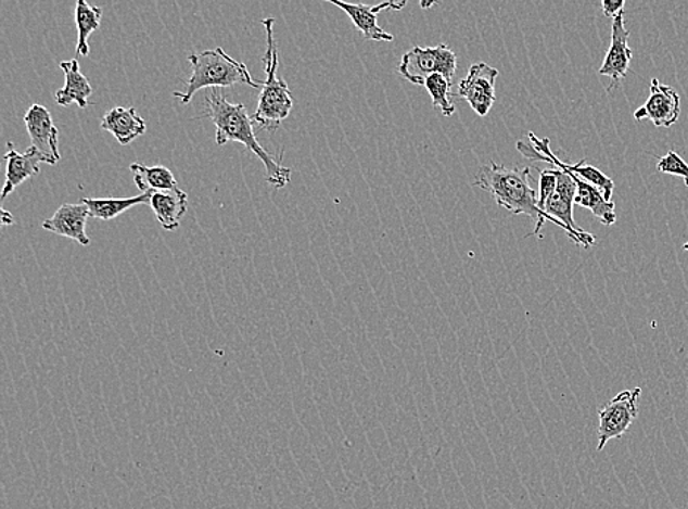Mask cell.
Wrapping results in <instances>:
<instances>
[{
	"label": "cell",
	"instance_id": "21",
	"mask_svg": "<svg viewBox=\"0 0 688 509\" xmlns=\"http://www.w3.org/2000/svg\"><path fill=\"white\" fill-rule=\"evenodd\" d=\"M103 10L99 7H91L86 0H78L75 8V23H77L78 41L77 56H89V37L100 27Z\"/></svg>",
	"mask_w": 688,
	"mask_h": 509
},
{
	"label": "cell",
	"instance_id": "7",
	"mask_svg": "<svg viewBox=\"0 0 688 509\" xmlns=\"http://www.w3.org/2000/svg\"><path fill=\"white\" fill-rule=\"evenodd\" d=\"M641 387H633L620 392L603 408L599 410V444L598 450H603L608 442L619 440L632 428L634 420L639 416V398Z\"/></svg>",
	"mask_w": 688,
	"mask_h": 509
},
{
	"label": "cell",
	"instance_id": "10",
	"mask_svg": "<svg viewBox=\"0 0 688 509\" xmlns=\"http://www.w3.org/2000/svg\"><path fill=\"white\" fill-rule=\"evenodd\" d=\"M611 46L599 74L603 77L611 78V85L608 91H612L620 86V82L627 77L629 64H632L633 52L628 46L629 31L625 28V18L623 14L612 20Z\"/></svg>",
	"mask_w": 688,
	"mask_h": 509
},
{
	"label": "cell",
	"instance_id": "18",
	"mask_svg": "<svg viewBox=\"0 0 688 509\" xmlns=\"http://www.w3.org/2000/svg\"><path fill=\"white\" fill-rule=\"evenodd\" d=\"M129 170L135 175V182L141 194L178 189L177 178H175L173 170L165 168V166H148L136 162L129 166Z\"/></svg>",
	"mask_w": 688,
	"mask_h": 509
},
{
	"label": "cell",
	"instance_id": "23",
	"mask_svg": "<svg viewBox=\"0 0 688 509\" xmlns=\"http://www.w3.org/2000/svg\"><path fill=\"white\" fill-rule=\"evenodd\" d=\"M657 166L659 173L683 178L688 187V164L678 153H675L674 150H670L665 156L659 158Z\"/></svg>",
	"mask_w": 688,
	"mask_h": 509
},
{
	"label": "cell",
	"instance_id": "27",
	"mask_svg": "<svg viewBox=\"0 0 688 509\" xmlns=\"http://www.w3.org/2000/svg\"><path fill=\"white\" fill-rule=\"evenodd\" d=\"M435 5H436L435 2H421L420 3V7L421 8H426V10H428V8H432V7H435Z\"/></svg>",
	"mask_w": 688,
	"mask_h": 509
},
{
	"label": "cell",
	"instance_id": "5",
	"mask_svg": "<svg viewBox=\"0 0 688 509\" xmlns=\"http://www.w3.org/2000/svg\"><path fill=\"white\" fill-rule=\"evenodd\" d=\"M456 71V53L446 44L435 46V48L416 46L402 58L398 66V73L416 86H424L426 79L436 74L453 82Z\"/></svg>",
	"mask_w": 688,
	"mask_h": 509
},
{
	"label": "cell",
	"instance_id": "17",
	"mask_svg": "<svg viewBox=\"0 0 688 509\" xmlns=\"http://www.w3.org/2000/svg\"><path fill=\"white\" fill-rule=\"evenodd\" d=\"M65 73L64 89L58 90L55 93L56 103L60 106H69L71 103H77L81 110L89 107V98L93 94L89 78L79 69L77 58L71 61H64L60 64Z\"/></svg>",
	"mask_w": 688,
	"mask_h": 509
},
{
	"label": "cell",
	"instance_id": "6",
	"mask_svg": "<svg viewBox=\"0 0 688 509\" xmlns=\"http://www.w3.org/2000/svg\"><path fill=\"white\" fill-rule=\"evenodd\" d=\"M528 140L531 141L520 140L519 143H517V149L520 150V153H523L524 157L537 162H548L553 168L564 169L566 173L575 175V177L596 187L608 202H612L615 183L610 177L600 173L595 166L586 165V161H582L577 165L562 162L561 158L552 152V149H550L549 139H537L536 133L528 132Z\"/></svg>",
	"mask_w": 688,
	"mask_h": 509
},
{
	"label": "cell",
	"instance_id": "28",
	"mask_svg": "<svg viewBox=\"0 0 688 509\" xmlns=\"http://www.w3.org/2000/svg\"><path fill=\"white\" fill-rule=\"evenodd\" d=\"M683 249H684V250H686V252L688 253V241H687V243H686V244H684V247H683Z\"/></svg>",
	"mask_w": 688,
	"mask_h": 509
},
{
	"label": "cell",
	"instance_id": "15",
	"mask_svg": "<svg viewBox=\"0 0 688 509\" xmlns=\"http://www.w3.org/2000/svg\"><path fill=\"white\" fill-rule=\"evenodd\" d=\"M150 207L165 231H175L181 225L189 207V195L186 191L174 189L156 191L150 199Z\"/></svg>",
	"mask_w": 688,
	"mask_h": 509
},
{
	"label": "cell",
	"instance_id": "26",
	"mask_svg": "<svg viewBox=\"0 0 688 509\" xmlns=\"http://www.w3.org/2000/svg\"><path fill=\"white\" fill-rule=\"evenodd\" d=\"M14 216L7 208H2V225H14Z\"/></svg>",
	"mask_w": 688,
	"mask_h": 509
},
{
	"label": "cell",
	"instance_id": "14",
	"mask_svg": "<svg viewBox=\"0 0 688 509\" xmlns=\"http://www.w3.org/2000/svg\"><path fill=\"white\" fill-rule=\"evenodd\" d=\"M7 164V181L3 186L2 199L14 193L16 187L21 186L27 179L36 177L40 173V164H48L43 154L31 145L27 153L21 154L14 149V144L8 143V153L5 154Z\"/></svg>",
	"mask_w": 688,
	"mask_h": 509
},
{
	"label": "cell",
	"instance_id": "13",
	"mask_svg": "<svg viewBox=\"0 0 688 509\" xmlns=\"http://www.w3.org/2000/svg\"><path fill=\"white\" fill-rule=\"evenodd\" d=\"M89 218V207L85 203H65L58 208L52 218L44 220L43 229L56 233V236L69 238V240L77 241L78 244L87 247L91 243L86 231Z\"/></svg>",
	"mask_w": 688,
	"mask_h": 509
},
{
	"label": "cell",
	"instance_id": "20",
	"mask_svg": "<svg viewBox=\"0 0 688 509\" xmlns=\"http://www.w3.org/2000/svg\"><path fill=\"white\" fill-rule=\"evenodd\" d=\"M150 199L152 194H140L129 199H82V203L89 207L91 218L110 222L129 208L150 203Z\"/></svg>",
	"mask_w": 688,
	"mask_h": 509
},
{
	"label": "cell",
	"instance_id": "24",
	"mask_svg": "<svg viewBox=\"0 0 688 509\" xmlns=\"http://www.w3.org/2000/svg\"><path fill=\"white\" fill-rule=\"evenodd\" d=\"M557 169L553 168L540 170L539 195H537V206H539L542 213H545L546 202H548L550 195H552L555 193V190H557ZM548 218L550 219V222L553 224V219L550 218V216H548Z\"/></svg>",
	"mask_w": 688,
	"mask_h": 509
},
{
	"label": "cell",
	"instance_id": "3",
	"mask_svg": "<svg viewBox=\"0 0 688 509\" xmlns=\"http://www.w3.org/2000/svg\"><path fill=\"white\" fill-rule=\"evenodd\" d=\"M189 61L193 65V74L187 81V90L183 93L182 91L174 93L182 104H189L194 94L203 89H219V87L237 85L250 86L254 89L262 87V81H254L250 75L247 65L233 60L222 48L194 53L189 56Z\"/></svg>",
	"mask_w": 688,
	"mask_h": 509
},
{
	"label": "cell",
	"instance_id": "25",
	"mask_svg": "<svg viewBox=\"0 0 688 509\" xmlns=\"http://www.w3.org/2000/svg\"><path fill=\"white\" fill-rule=\"evenodd\" d=\"M625 2L624 0H603L602 11L608 18L615 20L616 16L623 14Z\"/></svg>",
	"mask_w": 688,
	"mask_h": 509
},
{
	"label": "cell",
	"instance_id": "19",
	"mask_svg": "<svg viewBox=\"0 0 688 509\" xmlns=\"http://www.w3.org/2000/svg\"><path fill=\"white\" fill-rule=\"evenodd\" d=\"M573 175V174H571ZM575 183H577V195H575V204L589 208L591 213L607 227H611L616 222L615 203L608 202L596 187L589 182L583 181L573 175Z\"/></svg>",
	"mask_w": 688,
	"mask_h": 509
},
{
	"label": "cell",
	"instance_id": "8",
	"mask_svg": "<svg viewBox=\"0 0 688 509\" xmlns=\"http://www.w3.org/2000/svg\"><path fill=\"white\" fill-rule=\"evenodd\" d=\"M498 75V69L481 62L470 66L469 74L458 86L457 96L466 99L471 110L482 118L489 114L495 104V81Z\"/></svg>",
	"mask_w": 688,
	"mask_h": 509
},
{
	"label": "cell",
	"instance_id": "12",
	"mask_svg": "<svg viewBox=\"0 0 688 509\" xmlns=\"http://www.w3.org/2000/svg\"><path fill=\"white\" fill-rule=\"evenodd\" d=\"M329 2L347 12L353 24L356 25L357 30L361 31L366 40L377 41L394 40V36L379 27L378 15L385 10L402 11L407 5V2H383L374 7L362 5V3L337 2V0H329Z\"/></svg>",
	"mask_w": 688,
	"mask_h": 509
},
{
	"label": "cell",
	"instance_id": "2",
	"mask_svg": "<svg viewBox=\"0 0 688 509\" xmlns=\"http://www.w3.org/2000/svg\"><path fill=\"white\" fill-rule=\"evenodd\" d=\"M531 168L520 166H504L490 162L482 166L475 175L474 186L485 190L494 198L500 207L507 208L514 215H527L536 219L533 236L539 237L542 228L550 222L548 216L537 206L536 190L531 183Z\"/></svg>",
	"mask_w": 688,
	"mask_h": 509
},
{
	"label": "cell",
	"instance_id": "22",
	"mask_svg": "<svg viewBox=\"0 0 688 509\" xmlns=\"http://www.w3.org/2000/svg\"><path fill=\"white\" fill-rule=\"evenodd\" d=\"M424 87L431 94L433 106L435 110H439L441 114L446 118H451L456 114V104L451 102V87L453 82L448 81L442 75H432L424 82Z\"/></svg>",
	"mask_w": 688,
	"mask_h": 509
},
{
	"label": "cell",
	"instance_id": "16",
	"mask_svg": "<svg viewBox=\"0 0 688 509\" xmlns=\"http://www.w3.org/2000/svg\"><path fill=\"white\" fill-rule=\"evenodd\" d=\"M102 129L111 132L120 145H128L144 136L145 123L135 107L116 106L103 116Z\"/></svg>",
	"mask_w": 688,
	"mask_h": 509
},
{
	"label": "cell",
	"instance_id": "1",
	"mask_svg": "<svg viewBox=\"0 0 688 509\" xmlns=\"http://www.w3.org/2000/svg\"><path fill=\"white\" fill-rule=\"evenodd\" d=\"M207 116L216 127V144L224 145L228 141H237L252 150L263 162L266 179L275 189H283L291 181L293 170L282 165L281 158H275L268 150L263 149L254 133L252 116L247 114L244 103H231L219 89H212L206 98Z\"/></svg>",
	"mask_w": 688,
	"mask_h": 509
},
{
	"label": "cell",
	"instance_id": "9",
	"mask_svg": "<svg viewBox=\"0 0 688 509\" xmlns=\"http://www.w3.org/2000/svg\"><path fill=\"white\" fill-rule=\"evenodd\" d=\"M681 115L679 94L671 86L662 85L658 78L650 82L649 99L644 106L634 112V119H648L657 128H671Z\"/></svg>",
	"mask_w": 688,
	"mask_h": 509
},
{
	"label": "cell",
	"instance_id": "4",
	"mask_svg": "<svg viewBox=\"0 0 688 509\" xmlns=\"http://www.w3.org/2000/svg\"><path fill=\"white\" fill-rule=\"evenodd\" d=\"M273 18L263 20L268 52L265 55L266 79L262 81V93L258 98L257 110L252 116L253 123L266 131H277L282 120L293 111L294 100L288 85L278 77V48L273 39Z\"/></svg>",
	"mask_w": 688,
	"mask_h": 509
},
{
	"label": "cell",
	"instance_id": "11",
	"mask_svg": "<svg viewBox=\"0 0 688 509\" xmlns=\"http://www.w3.org/2000/svg\"><path fill=\"white\" fill-rule=\"evenodd\" d=\"M24 123L33 145L43 154L48 165H56L61 161L60 149H58L60 131L53 124L52 114L41 104L35 103L24 115Z\"/></svg>",
	"mask_w": 688,
	"mask_h": 509
}]
</instances>
